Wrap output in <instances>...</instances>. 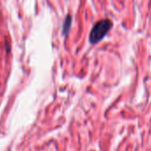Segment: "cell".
<instances>
[{
  "mask_svg": "<svg viewBox=\"0 0 151 151\" xmlns=\"http://www.w3.org/2000/svg\"><path fill=\"white\" fill-rule=\"evenodd\" d=\"M112 27V22L108 19H104V20L99 21L91 30L89 40L92 44L95 45L102 40L103 37L107 35L109 29Z\"/></svg>",
  "mask_w": 151,
  "mask_h": 151,
  "instance_id": "6da1fadb",
  "label": "cell"
},
{
  "mask_svg": "<svg viewBox=\"0 0 151 151\" xmlns=\"http://www.w3.org/2000/svg\"><path fill=\"white\" fill-rule=\"evenodd\" d=\"M71 22H72L71 16L70 15H68L67 18L65 19L64 23H63V27H62V33H63V35H67L69 33V31L70 29Z\"/></svg>",
  "mask_w": 151,
  "mask_h": 151,
  "instance_id": "7a4b0ae2",
  "label": "cell"
}]
</instances>
